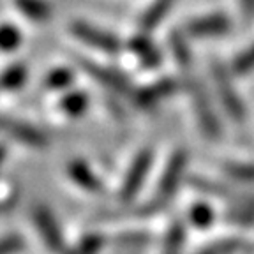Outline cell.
<instances>
[{"label":"cell","instance_id":"obj_12","mask_svg":"<svg viewBox=\"0 0 254 254\" xmlns=\"http://www.w3.org/2000/svg\"><path fill=\"white\" fill-rule=\"evenodd\" d=\"M88 108V95L81 90H69L60 97L59 111L69 119H78L85 115Z\"/></svg>","mask_w":254,"mask_h":254},{"label":"cell","instance_id":"obj_3","mask_svg":"<svg viewBox=\"0 0 254 254\" xmlns=\"http://www.w3.org/2000/svg\"><path fill=\"white\" fill-rule=\"evenodd\" d=\"M212 78L215 83V92L221 101L222 108L226 110L228 117L235 122H242L246 119V106L240 97V94L235 88L233 81H231L230 71L219 62H212Z\"/></svg>","mask_w":254,"mask_h":254},{"label":"cell","instance_id":"obj_2","mask_svg":"<svg viewBox=\"0 0 254 254\" xmlns=\"http://www.w3.org/2000/svg\"><path fill=\"white\" fill-rule=\"evenodd\" d=\"M187 164H189V154L184 148H179L171 154V157L168 159L166 166L163 170V175L159 179V186L155 190L154 205L157 206L159 210L166 205L168 201H171V198L175 196L177 189L182 184L184 177H186Z\"/></svg>","mask_w":254,"mask_h":254},{"label":"cell","instance_id":"obj_29","mask_svg":"<svg viewBox=\"0 0 254 254\" xmlns=\"http://www.w3.org/2000/svg\"><path fill=\"white\" fill-rule=\"evenodd\" d=\"M240 7H242L244 18L253 20L254 18V0H240Z\"/></svg>","mask_w":254,"mask_h":254},{"label":"cell","instance_id":"obj_21","mask_svg":"<svg viewBox=\"0 0 254 254\" xmlns=\"http://www.w3.org/2000/svg\"><path fill=\"white\" fill-rule=\"evenodd\" d=\"M189 221L196 230H208L215 221V212L208 203L198 201L190 206Z\"/></svg>","mask_w":254,"mask_h":254},{"label":"cell","instance_id":"obj_26","mask_svg":"<svg viewBox=\"0 0 254 254\" xmlns=\"http://www.w3.org/2000/svg\"><path fill=\"white\" fill-rule=\"evenodd\" d=\"M254 71V44L238 53L231 62V72L235 76H247Z\"/></svg>","mask_w":254,"mask_h":254},{"label":"cell","instance_id":"obj_13","mask_svg":"<svg viewBox=\"0 0 254 254\" xmlns=\"http://www.w3.org/2000/svg\"><path fill=\"white\" fill-rule=\"evenodd\" d=\"M224 217L235 226H254V196H249V198L242 199V201L233 203V206L226 212Z\"/></svg>","mask_w":254,"mask_h":254},{"label":"cell","instance_id":"obj_15","mask_svg":"<svg viewBox=\"0 0 254 254\" xmlns=\"http://www.w3.org/2000/svg\"><path fill=\"white\" fill-rule=\"evenodd\" d=\"M175 0H154L150 4V7L145 11L141 18V28L145 32L154 30L155 27L161 25V21L166 18V14L171 11Z\"/></svg>","mask_w":254,"mask_h":254},{"label":"cell","instance_id":"obj_16","mask_svg":"<svg viewBox=\"0 0 254 254\" xmlns=\"http://www.w3.org/2000/svg\"><path fill=\"white\" fill-rule=\"evenodd\" d=\"M251 246L244 238H221L217 242L208 244L196 254H238L249 251Z\"/></svg>","mask_w":254,"mask_h":254},{"label":"cell","instance_id":"obj_11","mask_svg":"<svg viewBox=\"0 0 254 254\" xmlns=\"http://www.w3.org/2000/svg\"><path fill=\"white\" fill-rule=\"evenodd\" d=\"M230 28H231L230 18L217 12V14H208L189 21L186 30L192 37H215L230 32Z\"/></svg>","mask_w":254,"mask_h":254},{"label":"cell","instance_id":"obj_30","mask_svg":"<svg viewBox=\"0 0 254 254\" xmlns=\"http://www.w3.org/2000/svg\"><path fill=\"white\" fill-rule=\"evenodd\" d=\"M4 157H5V150H4V147H0V166L4 163Z\"/></svg>","mask_w":254,"mask_h":254},{"label":"cell","instance_id":"obj_25","mask_svg":"<svg viewBox=\"0 0 254 254\" xmlns=\"http://www.w3.org/2000/svg\"><path fill=\"white\" fill-rule=\"evenodd\" d=\"M21 44V32L18 27L11 23L0 25V52L2 53H11L16 52Z\"/></svg>","mask_w":254,"mask_h":254},{"label":"cell","instance_id":"obj_18","mask_svg":"<svg viewBox=\"0 0 254 254\" xmlns=\"http://www.w3.org/2000/svg\"><path fill=\"white\" fill-rule=\"evenodd\" d=\"M14 4L28 20L46 21L52 16V7L46 0H14Z\"/></svg>","mask_w":254,"mask_h":254},{"label":"cell","instance_id":"obj_14","mask_svg":"<svg viewBox=\"0 0 254 254\" xmlns=\"http://www.w3.org/2000/svg\"><path fill=\"white\" fill-rule=\"evenodd\" d=\"M131 50L145 67H155L161 64V53L147 36H136L131 41Z\"/></svg>","mask_w":254,"mask_h":254},{"label":"cell","instance_id":"obj_19","mask_svg":"<svg viewBox=\"0 0 254 254\" xmlns=\"http://www.w3.org/2000/svg\"><path fill=\"white\" fill-rule=\"evenodd\" d=\"M222 173L238 184H254V163L228 161L221 164Z\"/></svg>","mask_w":254,"mask_h":254},{"label":"cell","instance_id":"obj_5","mask_svg":"<svg viewBox=\"0 0 254 254\" xmlns=\"http://www.w3.org/2000/svg\"><path fill=\"white\" fill-rule=\"evenodd\" d=\"M32 221H34L37 235L41 237V240H43L48 249L55 254L67 253V246H65V240H64V233L59 226V221H57V217L48 206H36Z\"/></svg>","mask_w":254,"mask_h":254},{"label":"cell","instance_id":"obj_10","mask_svg":"<svg viewBox=\"0 0 254 254\" xmlns=\"http://www.w3.org/2000/svg\"><path fill=\"white\" fill-rule=\"evenodd\" d=\"M67 179L71 180L74 186H78L79 189L87 190V192H103L104 186L101 182V179L94 173V170L90 168V164L83 159H74L67 164Z\"/></svg>","mask_w":254,"mask_h":254},{"label":"cell","instance_id":"obj_22","mask_svg":"<svg viewBox=\"0 0 254 254\" xmlns=\"http://www.w3.org/2000/svg\"><path fill=\"white\" fill-rule=\"evenodd\" d=\"M184 244H186V228L180 222H175L164 237L161 254H182Z\"/></svg>","mask_w":254,"mask_h":254},{"label":"cell","instance_id":"obj_9","mask_svg":"<svg viewBox=\"0 0 254 254\" xmlns=\"http://www.w3.org/2000/svg\"><path fill=\"white\" fill-rule=\"evenodd\" d=\"M177 88H179L177 81H173V79H170V78H163V79H159V81H155L154 85H150V87H145V88H141V90H134L131 101L139 110L150 111V110H154L161 101L168 99L170 95H173L175 92H177Z\"/></svg>","mask_w":254,"mask_h":254},{"label":"cell","instance_id":"obj_8","mask_svg":"<svg viewBox=\"0 0 254 254\" xmlns=\"http://www.w3.org/2000/svg\"><path fill=\"white\" fill-rule=\"evenodd\" d=\"M0 132L5 134L7 138L16 139L18 143L25 145V147H30V148L46 147V138H44L43 132L37 131L36 127L23 122V120L0 115Z\"/></svg>","mask_w":254,"mask_h":254},{"label":"cell","instance_id":"obj_20","mask_svg":"<svg viewBox=\"0 0 254 254\" xmlns=\"http://www.w3.org/2000/svg\"><path fill=\"white\" fill-rule=\"evenodd\" d=\"M194 187H198L199 190L206 192V194H214L215 198H221V199H233V203L242 201V199L249 198V196H238L237 192H233L231 189H228L226 186H222L219 182H212L208 179H203V177H198L194 179Z\"/></svg>","mask_w":254,"mask_h":254},{"label":"cell","instance_id":"obj_23","mask_svg":"<svg viewBox=\"0 0 254 254\" xmlns=\"http://www.w3.org/2000/svg\"><path fill=\"white\" fill-rule=\"evenodd\" d=\"M27 81V69L21 64H12L0 74V87L5 90H18Z\"/></svg>","mask_w":254,"mask_h":254},{"label":"cell","instance_id":"obj_28","mask_svg":"<svg viewBox=\"0 0 254 254\" xmlns=\"http://www.w3.org/2000/svg\"><path fill=\"white\" fill-rule=\"evenodd\" d=\"M25 249V240L20 235H5L0 238V254H20Z\"/></svg>","mask_w":254,"mask_h":254},{"label":"cell","instance_id":"obj_17","mask_svg":"<svg viewBox=\"0 0 254 254\" xmlns=\"http://www.w3.org/2000/svg\"><path fill=\"white\" fill-rule=\"evenodd\" d=\"M170 48L175 57V62L179 64L180 71H190L192 69V55H190L189 44L186 43L184 36L180 32H171L170 36Z\"/></svg>","mask_w":254,"mask_h":254},{"label":"cell","instance_id":"obj_27","mask_svg":"<svg viewBox=\"0 0 254 254\" xmlns=\"http://www.w3.org/2000/svg\"><path fill=\"white\" fill-rule=\"evenodd\" d=\"M104 237L103 235H87L81 238L79 246L76 247V254H97L101 251V247L104 246Z\"/></svg>","mask_w":254,"mask_h":254},{"label":"cell","instance_id":"obj_7","mask_svg":"<svg viewBox=\"0 0 254 254\" xmlns=\"http://www.w3.org/2000/svg\"><path fill=\"white\" fill-rule=\"evenodd\" d=\"M79 67L83 69L92 79H95L97 83H101L103 87H106L108 90L115 92L119 95H129L132 97L136 88H132L131 81L119 72L117 69H110V67H104V65H99V64L90 62V60H83V59H78Z\"/></svg>","mask_w":254,"mask_h":254},{"label":"cell","instance_id":"obj_24","mask_svg":"<svg viewBox=\"0 0 254 254\" xmlns=\"http://www.w3.org/2000/svg\"><path fill=\"white\" fill-rule=\"evenodd\" d=\"M72 79V71L67 67H55L52 71L48 72L46 78H44V87L48 90H53V92H60V90H65V88L71 87Z\"/></svg>","mask_w":254,"mask_h":254},{"label":"cell","instance_id":"obj_6","mask_svg":"<svg viewBox=\"0 0 254 254\" xmlns=\"http://www.w3.org/2000/svg\"><path fill=\"white\" fill-rule=\"evenodd\" d=\"M69 32L76 37L78 41H81L87 46H92L95 50L104 53H119L122 50V43L117 36L110 34V32L97 28L94 25L87 23V21H72L69 25Z\"/></svg>","mask_w":254,"mask_h":254},{"label":"cell","instance_id":"obj_4","mask_svg":"<svg viewBox=\"0 0 254 254\" xmlns=\"http://www.w3.org/2000/svg\"><path fill=\"white\" fill-rule=\"evenodd\" d=\"M152 161H154V152L152 148H141L138 154L134 155V159L129 164V170L124 175L122 186L119 190L120 201L129 203L136 198V194L139 192V189L143 187L145 180H147L148 173H150Z\"/></svg>","mask_w":254,"mask_h":254},{"label":"cell","instance_id":"obj_1","mask_svg":"<svg viewBox=\"0 0 254 254\" xmlns=\"http://www.w3.org/2000/svg\"><path fill=\"white\" fill-rule=\"evenodd\" d=\"M182 74L184 85H186V90L189 94L190 106H192L194 117L199 124V129H201V132L208 139H219L222 134L221 120H219L217 113H215L210 95H208L206 88L203 87L201 79L192 74V69L190 71H184Z\"/></svg>","mask_w":254,"mask_h":254}]
</instances>
